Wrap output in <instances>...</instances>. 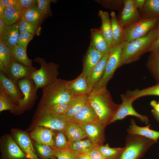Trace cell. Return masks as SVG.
Wrapping results in <instances>:
<instances>
[{
	"label": "cell",
	"instance_id": "obj_3",
	"mask_svg": "<svg viewBox=\"0 0 159 159\" xmlns=\"http://www.w3.org/2000/svg\"><path fill=\"white\" fill-rule=\"evenodd\" d=\"M66 81L58 78L54 82L42 88V95L38 107L69 102L73 97L68 90Z\"/></svg>",
	"mask_w": 159,
	"mask_h": 159
},
{
	"label": "cell",
	"instance_id": "obj_15",
	"mask_svg": "<svg viewBox=\"0 0 159 159\" xmlns=\"http://www.w3.org/2000/svg\"><path fill=\"white\" fill-rule=\"evenodd\" d=\"M66 85L69 94L72 97L88 95L92 90L87 80L82 73L72 80H66Z\"/></svg>",
	"mask_w": 159,
	"mask_h": 159
},
{
	"label": "cell",
	"instance_id": "obj_5",
	"mask_svg": "<svg viewBox=\"0 0 159 159\" xmlns=\"http://www.w3.org/2000/svg\"><path fill=\"white\" fill-rule=\"evenodd\" d=\"M155 143L154 140L141 136L128 134L118 159H137Z\"/></svg>",
	"mask_w": 159,
	"mask_h": 159
},
{
	"label": "cell",
	"instance_id": "obj_35",
	"mask_svg": "<svg viewBox=\"0 0 159 159\" xmlns=\"http://www.w3.org/2000/svg\"><path fill=\"white\" fill-rule=\"evenodd\" d=\"M53 148L64 150L68 148L69 141L64 131H53Z\"/></svg>",
	"mask_w": 159,
	"mask_h": 159
},
{
	"label": "cell",
	"instance_id": "obj_58",
	"mask_svg": "<svg viewBox=\"0 0 159 159\" xmlns=\"http://www.w3.org/2000/svg\"><path fill=\"white\" fill-rule=\"evenodd\" d=\"M158 53H159V50H158Z\"/></svg>",
	"mask_w": 159,
	"mask_h": 159
},
{
	"label": "cell",
	"instance_id": "obj_23",
	"mask_svg": "<svg viewBox=\"0 0 159 159\" xmlns=\"http://www.w3.org/2000/svg\"><path fill=\"white\" fill-rule=\"evenodd\" d=\"M150 124L145 127L137 125L134 120L132 119L130 125L127 130L128 134L141 136L154 140L157 143L159 138V132L152 130L150 128Z\"/></svg>",
	"mask_w": 159,
	"mask_h": 159
},
{
	"label": "cell",
	"instance_id": "obj_1",
	"mask_svg": "<svg viewBox=\"0 0 159 159\" xmlns=\"http://www.w3.org/2000/svg\"><path fill=\"white\" fill-rule=\"evenodd\" d=\"M87 99L98 116L100 124L105 127L110 124L120 105L113 102L107 88L91 92L88 95Z\"/></svg>",
	"mask_w": 159,
	"mask_h": 159
},
{
	"label": "cell",
	"instance_id": "obj_51",
	"mask_svg": "<svg viewBox=\"0 0 159 159\" xmlns=\"http://www.w3.org/2000/svg\"><path fill=\"white\" fill-rule=\"evenodd\" d=\"M150 104L153 109L159 113V101L158 103L156 101L153 100L150 102Z\"/></svg>",
	"mask_w": 159,
	"mask_h": 159
},
{
	"label": "cell",
	"instance_id": "obj_56",
	"mask_svg": "<svg viewBox=\"0 0 159 159\" xmlns=\"http://www.w3.org/2000/svg\"><path fill=\"white\" fill-rule=\"evenodd\" d=\"M6 8L0 3V17H2L4 12Z\"/></svg>",
	"mask_w": 159,
	"mask_h": 159
},
{
	"label": "cell",
	"instance_id": "obj_39",
	"mask_svg": "<svg viewBox=\"0 0 159 159\" xmlns=\"http://www.w3.org/2000/svg\"><path fill=\"white\" fill-rule=\"evenodd\" d=\"M145 17L159 16V0H147L143 8Z\"/></svg>",
	"mask_w": 159,
	"mask_h": 159
},
{
	"label": "cell",
	"instance_id": "obj_44",
	"mask_svg": "<svg viewBox=\"0 0 159 159\" xmlns=\"http://www.w3.org/2000/svg\"><path fill=\"white\" fill-rule=\"evenodd\" d=\"M53 149L54 155L57 159H75L76 157L79 155L74 153L69 149L64 150Z\"/></svg>",
	"mask_w": 159,
	"mask_h": 159
},
{
	"label": "cell",
	"instance_id": "obj_31",
	"mask_svg": "<svg viewBox=\"0 0 159 159\" xmlns=\"http://www.w3.org/2000/svg\"><path fill=\"white\" fill-rule=\"evenodd\" d=\"M133 101L140 97L149 95L159 96V82L157 84L142 90H128L125 94Z\"/></svg>",
	"mask_w": 159,
	"mask_h": 159
},
{
	"label": "cell",
	"instance_id": "obj_30",
	"mask_svg": "<svg viewBox=\"0 0 159 159\" xmlns=\"http://www.w3.org/2000/svg\"><path fill=\"white\" fill-rule=\"evenodd\" d=\"M87 138L77 141L69 142L68 148L74 153L80 155L87 153L97 147Z\"/></svg>",
	"mask_w": 159,
	"mask_h": 159
},
{
	"label": "cell",
	"instance_id": "obj_43",
	"mask_svg": "<svg viewBox=\"0 0 159 159\" xmlns=\"http://www.w3.org/2000/svg\"><path fill=\"white\" fill-rule=\"evenodd\" d=\"M56 0H37V7L40 11L46 17L52 14L50 8L51 3L56 2Z\"/></svg>",
	"mask_w": 159,
	"mask_h": 159
},
{
	"label": "cell",
	"instance_id": "obj_49",
	"mask_svg": "<svg viewBox=\"0 0 159 159\" xmlns=\"http://www.w3.org/2000/svg\"><path fill=\"white\" fill-rule=\"evenodd\" d=\"M0 3L6 8L18 7V0H0Z\"/></svg>",
	"mask_w": 159,
	"mask_h": 159
},
{
	"label": "cell",
	"instance_id": "obj_21",
	"mask_svg": "<svg viewBox=\"0 0 159 159\" xmlns=\"http://www.w3.org/2000/svg\"><path fill=\"white\" fill-rule=\"evenodd\" d=\"M19 20L11 25L6 26L0 35V42L11 50L17 45L20 34L19 28Z\"/></svg>",
	"mask_w": 159,
	"mask_h": 159
},
{
	"label": "cell",
	"instance_id": "obj_9",
	"mask_svg": "<svg viewBox=\"0 0 159 159\" xmlns=\"http://www.w3.org/2000/svg\"><path fill=\"white\" fill-rule=\"evenodd\" d=\"M122 51L120 44L115 46L112 48L106 64L104 75L100 82L93 88L92 92L106 88L107 83L112 77L115 72L120 67Z\"/></svg>",
	"mask_w": 159,
	"mask_h": 159
},
{
	"label": "cell",
	"instance_id": "obj_41",
	"mask_svg": "<svg viewBox=\"0 0 159 159\" xmlns=\"http://www.w3.org/2000/svg\"><path fill=\"white\" fill-rule=\"evenodd\" d=\"M0 60L5 67L13 61L11 49L1 42H0Z\"/></svg>",
	"mask_w": 159,
	"mask_h": 159
},
{
	"label": "cell",
	"instance_id": "obj_26",
	"mask_svg": "<svg viewBox=\"0 0 159 159\" xmlns=\"http://www.w3.org/2000/svg\"><path fill=\"white\" fill-rule=\"evenodd\" d=\"M98 15L101 21V25L99 28L101 32L106 39L110 46H115L114 43L111 20L108 12L100 10Z\"/></svg>",
	"mask_w": 159,
	"mask_h": 159
},
{
	"label": "cell",
	"instance_id": "obj_42",
	"mask_svg": "<svg viewBox=\"0 0 159 159\" xmlns=\"http://www.w3.org/2000/svg\"><path fill=\"white\" fill-rule=\"evenodd\" d=\"M69 102L56 104L43 108H38L43 109L53 114L58 115H64L68 107Z\"/></svg>",
	"mask_w": 159,
	"mask_h": 159
},
{
	"label": "cell",
	"instance_id": "obj_50",
	"mask_svg": "<svg viewBox=\"0 0 159 159\" xmlns=\"http://www.w3.org/2000/svg\"><path fill=\"white\" fill-rule=\"evenodd\" d=\"M135 5L138 8L140 9L143 8L145 3V0H134Z\"/></svg>",
	"mask_w": 159,
	"mask_h": 159
},
{
	"label": "cell",
	"instance_id": "obj_13",
	"mask_svg": "<svg viewBox=\"0 0 159 159\" xmlns=\"http://www.w3.org/2000/svg\"><path fill=\"white\" fill-rule=\"evenodd\" d=\"M37 69L36 68L30 67L12 61L5 67L4 74L13 82L17 84L18 82L21 79L30 78L33 72Z\"/></svg>",
	"mask_w": 159,
	"mask_h": 159
},
{
	"label": "cell",
	"instance_id": "obj_33",
	"mask_svg": "<svg viewBox=\"0 0 159 159\" xmlns=\"http://www.w3.org/2000/svg\"><path fill=\"white\" fill-rule=\"evenodd\" d=\"M21 9L19 7L6 8L2 18L6 26L11 25L19 20L21 18Z\"/></svg>",
	"mask_w": 159,
	"mask_h": 159
},
{
	"label": "cell",
	"instance_id": "obj_12",
	"mask_svg": "<svg viewBox=\"0 0 159 159\" xmlns=\"http://www.w3.org/2000/svg\"><path fill=\"white\" fill-rule=\"evenodd\" d=\"M120 96L122 102L120 105L117 111L110 122V124L117 120L123 119L128 115L135 116L146 124L149 123L148 118L147 116L138 113L134 110L132 106L133 101L127 97L125 94H122Z\"/></svg>",
	"mask_w": 159,
	"mask_h": 159
},
{
	"label": "cell",
	"instance_id": "obj_38",
	"mask_svg": "<svg viewBox=\"0 0 159 159\" xmlns=\"http://www.w3.org/2000/svg\"><path fill=\"white\" fill-rule=\"evenodd\" d=\"M33 143L36 153L40 159H49L55 157L54 150L51 146L39 144L34 141Z\"/></svg>",
	"mask_w": 159,
	"mask_h": 159
},
{
	"label": "cell",
	"instance_id": "obj_37",
	"mask_svg": "<svg viewBox=\"0 0 159 159\" xmlns=\"http://www.w3.org/2000/svg\"><path fill=\"white\" fill-rule=\"evenodd\" d=\"M147 66L155 79L159 81V53L151 52Z\"/></svg>",
	"mask_w": 159,
	"mask_h": 159
},
{
	"label": "cell",
	"instance_id": "obj_34",
	"mask_svg": "<svg viewBox=\"0 0 159 159\" xmlns=\"http://www.w3.org/2000/svg\"><path fill=\"white\" fill-rule=\"evenodd\" d=\"M18 107L11 97L3 90L0 89V112L9 110L14 113Z\"/></svg>",
	"mask_w": 159,
	"mask_h": 159
},
{
	"label": "cell",
	"instance_id": "obj_6",
	"mask_svg": "<svg viewBox=\"0 0 159 159\" xmlns=\"http://www.w3.org/2000/svg\"><path fill=\"white\" fill-rule=\"evenodd\" d=\"M71 118L63 115L53 114L45 110L38 108L34 116L32 128L40 126L53 131H64Z\"/></svg>",
	"mask_w": 159,
	"mask_h": 159
},
{
	"label": "cell",
	"instance_id": "obj_52",
	"mask_svg": "<svg viewBox=\"0 0 159 159\" xmlns=\"http://www.w3.org/2000/svg\"><path fill=\"white\" fill-rule=\"evenodd\" d=\"M6 25L2 18L0 17V35L1 34Z\"/></svg>",
	"mask_w": 159,
	"mask_h": 159
},
{
	"label": "cell",
	"instance_id": "obj_14",
	"mask_svg": "<svg viewBox=\"0 0 159 159\" xmlns=\"http://www.w3.org/2000/svg\"><path fill=\"white\" fill-rule=\"evenodd\" d=\"M83 130L87 138L94 145H103L105 140V126L100 123H78Z\"/></svg>",
	"mask_w": 159,
	"mask_h": 159
},
{
	"label": "cell",
	"instance_id": "obj_53",
	"mask_svg": "<svg viewBox=\"0 0 159 159\" xmlns=\"http://www.w3.org/2000/svg\"><path fill=\"white\" fill-rule=\"evenodd\" d=\"M75 159H91L88 153L80 154L77 155Z\"/></svg>",
	"mask_w": 159,
	"mask_h": 159
},
{
	"label": "cell",
	"instance_id": "obj_29",
	"mask_svg": "<svg viewBox=\"0 0 159 159\" xmlns=\"http://www.w3.org/2000/svg\"><path fill=\"white\" fill-rule=\"evenodd\" d=\"M110 15L114 44L115 46L120 45L123 40L124 29L120 21L117 20L115 12L111 11Z\"/></svg>",
	"mask_w": 159,
	"mask_h": 159
},
{
	"label": "cell",
	"instance_id": "obj_32",
	"mask_svg": "<svg viewBox=\"0 0 159 159\" xmlns=\"http://www.w3.org/2000/svg\"><path fill=\"white\" fill-rule=\"evenodd\" d=\"M13 61H14L30 67H33L32 61L29 58L26 51L17 45L11 50Z\"/></svg>",
	"mask_w": 159,
	"mask_h": 159
},
{
	"label": "cell",
	"instance_id": "obj_11",
	"mask_svg": "<svg viewBox=\"0 0 159 159\" xmlns=\"http://www.w3.org/2000/svg\"><path fill=\"white\" fill-rule=\"evenodd\" d=\"M11 135L26 154L27 159H40L34 148L29 135L22 130L14 128L11 130Z\"/></svg>",
	"mask_w": 159,
	"mask_h": 159
},
{
	"label": "cell",
	"instance_id": "obj_45",
	"mask_svg": "<svg viewBox=\"0 0 159 159\" xmlns=\"http://www.w3.org/2000/svg\"><path fill=\"white\" fill-rule=\"evenodd\" d=\"M35 35L27 32L20 33L17 45L26 51L29 43L32 40Z\"/></svg>",
	"mask_w": 159,
	"mask_h": 159
},
{
	"label": "cell",
	"instance_id": "obj_48",
	"mask_svg": "<svg viewBox=\"0 0 159 159\" xmlns=\"http://www.w3.org/2000/svg\"><path fill=\"white\" fill-rule=\"evenodd\" d=\"M97 147L90 150L87 153L91 159H106Z\"/></svg>",
	"mask_w": 159,
	"mask_h": 159
},
{
	"label": "cell",
	"instance_id": "obj_28",
	"mask_svg": "<svg viewBox=\"0 0 159 159\" xmlns=\"http://www.w3.org/2000/svg\"><path fill=\"white\" fill-rule=\"evenodd\" d=\"M88 95L73 96L69 102L68 109L64 115L72 118L88 102Z\"/></svg>",
	"mask_w": 159,
	"mask_h": 159
},
{
	"label": "cell",
	"instance_id": "obj_10",
	"mask_svg": "<svg viewBox=\"0 0 159 159\" xmlns=\"http://www.w3.org/2000/svg\"><path fill=\"white\" fill-rule=\"evenodd\" d=\"M0 144L1 159H27L11 135L2 136Z\"/></svg>",
	"mask_w": 159,
	"mask_h": 159
},
{
	"label": "cell",
	"instance_id": "obj_22",
	"mask_svg": "<svg viewBox=\"0 0 159 159\" xmlns=\"http://www.w3.org/2000/svg\"><path fill=\"white\" fill-rule=\"evenodd\" d=\"M53 132V130L48 128L37 126L33 128L29 135L36 143L52 147Z\"/></svg>",
	"mask_w": 159,
	"mask_h": 159
},
{
	"label": "cell",
	"instance_id": "obj_16",
	"mask_svg": "<svg viewBox=\"0 0 159 159\" xmlns=\"http://www.w3.org/2000/svg\"><path fill=\"white\" fill-rule=\"evenodd\" d=\"M0 89L7 94L18 106L21 102L24 95L17 84L2 73H0Z\"/></svg>",
	"mask_w": 159,
	"mask_h": 159
},
{
	"label": "cell",
	"instance_id": "obj_54",
	"mask_svg": "<svg viewBox=\"0 0 159 159\" xmlns=\"http://www.w3.org/2000/svg\"><path fill=\"white\" fill-rule=\"evenodd\" d=\"M151 112L154 117L159 122V113L153 109L152 110Z\"/></svg>",
	"mask_w": 159,
	"mask_h": 159
},
{
	"label": "cell",
	"instance_id": "obj_20",
	"mask_svg": "<svg viewBox=\"0 0 159 159\" xmlns=\"http://www.w3.org/2000/svg\"><path fill=\"white\" fill-rule=\"evenodd\" d=\"M71 118L78 123H100L96 113L88 102Z\"/></svg>",
	"mask_w": 159,
	"mask_h": 159
},
{
	"label": "cell",
	"instance_id": "obj_55",
	"mask_svg": "<svg viewBox=\"0 0 159 159\" xmlns=\"http://www.w3.org/2000/svg\"><path fill=\"white\" fill-rule=\"evenodd\" d=\"M5 67L2 62L0 60V73L5 74Z\"/></svg>",
	"mask_w": 159,
	"mask_h": 159
},
{
	"label": "cell",
	"instance_id": "obj_18",
	"mask_svg": "<svg viewBox=\"0 0 159 159\" xmlns=\"http://www.w3.org/2000/svg\"><path fill=\"white\" fill-rule=\"evenodd\" d=\"M103 56L90 44L84 57L82 73L87 80L92 71Z\"/></svg>",
	"mask_w": 159,
	"mask_h": 159
},
{
	"label": "cell",
	"instance_id": "obj_57",
	"mask_svg": "<svg viewBox=\"0 0 159 159\" xmlns=\"http://www.w3.org/2000/svg\"><path fill=\"white\" fill-rule=\"evenodd\" d=\"M49 159H57L55 157Z\"/></svg>",
	"mask_w": 159,
	"mask_h": 159
},
{
	"label": "cell",
	"instance_id": "obj_4",
	"mask_svg": "<svg viewBox=\"0 0 159 159\" xmlns=\"http://www.w3.org/2000/svg\"><path fill=\"white\" fill-rule=\"evenodd\" d=\"M33 61L39 63L40 65L39 69L33 71L30 76L38 89L42 88L58 79L59 64L52 62H47L40 57H36Z\"/></svg>",
	"mask_w": 159,
	"mask_h": 159
},
{
	"label": "cell",
	"instance_id": "obj_17",
	"mask_svg": "<svg viewBox=\"0 0 159 159\" xmlns=\"http://www.w3.org/2000/svg\"><path fill=\"white\" fill-rule=\"evenodd\" d=\"M140 19L134 0H126L124 1V6L120 21L124 28Z\"/></svg>",
	"mask_w": 159,
	"mask_h": 159
},
{
	"label": "cell",
	"instance_id": "obj_40",
	"mask_svg": "<svg viewBox=\"0 0 159 159\" xmlns=\"http://www.w3.org/2000/svg\"><path fill=\"white\" fill-rule=\"evenodd\" d=\"M20 33H29L39 36L41 32V28L24 20L21 19L19 23Z\"/></svg>",
	"mask_w": 159,
	"mask_h": 159
},
{
	"label": "cell",
	"instance_id": "obj_27",
	"mask_svg": "<svg viewBox=\"0 0 159 159\" xmlns=\"http://www.w3.org/2000/svg\"><path fill=\"white\" fill-rule=\"evenodd\" d=\"M21 19L24 20L37 26L40 27L42 23L46 17L38 9L37 6L21 10Z\"/></svg>",
	"mask_w": 159,
	"mask_h": 159
},
{
	"label": "cell",
	"instance_id": "obj_8",
	"mask_svg": "<svg viewBox=\"0 0 159 159\" xmlns=\"http://www.w3.org/2000/svg\"><path fill=\"white\" fill-rule=\"evenodd\" d=\"M17 85L24 95L23 98L18 106L17 110L14 113L21 114L30 110L37 99L38 89L30 78L21 79L17 82Z\"/></svg>",
	"mask_w": 159,
	"mask_h": 159
},
{
	"label": "cell",
	"instance_id": "obj_36",
	"mask_svg": "<svg viewBox=\"0 0 159 159\" xmlns=\"http://www.w3.org/2000/svg\"><path fill=\"white\" fill-rule=\"evenodd\" d=\"M96 148L106 159H114L119 157L124 149V148H111L108 144L99 145Z\"/></svg>",
	"mask_w": 159,
	"mask_h": 159
},
{
	"label": "cell",
	"instance_id": "obj_46",
	"mask_svg": "<svg viewBox=\"0 0 159 159\" xmlns=\"http://www.w3.org/2000/svg\"><path fill=\"white\" fill-rule=\"evenodd\" d=\"M155 35L151 44L150 52L158 53L159 49V20L155 27Z\"/></svg>",
	"mask_w": 159,
	"mask_h": 159
},
{
	"label": "cell",
	"instance_id": "obj_2",
	"mask_svg": "<svg viewBox=\"0 0 159 159\" xmlns=\"http://www.w3.org/2000/svg\"><path fill=\"white\" fill-rule=\"evenodd\" d=\"M154 27L145 36L129 42H123L120 45L122 51L120 66L135 61L145 53L150 51L155 35Z\"/></svg>",
	"mask_w": 159,
	"mask_h": 159
},
{
	"label": "cell",
	"instance_id": "obj_24",
	"mask_svg": "<svg viewBox=\"0 0 159 159\" xmlns=\"http://www.w3.org/2000/svg\"><path fill=\"white\" fill-rule=\"evenodd\" d=\"M110 54H109L104 55L92 70L90 74L88 79V82L92 90L101 80L104 75Z\"/></svg>",
	"mask_w": 159,
	"mask_h": 159
},
{
	"label": "cell",
	"instance_id": "obj_25",
	"mask_svg": "<svg viewBox=\"0 0 159 159\" xmlns=\"http://www.w3.org/2000/svg\"><path fill=\"white\" fill-rule=\"evenodd\" d=\"M64 132L68 140L70 142L77 141L87 138L79 124L71 119L67 123Z\"/></svg>",
	"mask_w": 159,
	"mask_h": 159
},
{
	"label": "cell",
	"instance_id": "obj_47",
	"mask_svg": "<svg viewBox=\"0 0 159 159\" xmlns=\"http://www.w3.org/2000/svg\"><path fill=\"white\" fill-rule=\"evenodd\" d=\"M18 7L21 10L27 9L31 7L37 6V0H18Z\"/></svg>",
	"mask_w": 159,
	"mask_h": 159
},
{
	"label": "cell",
	"instance_id": "obj_7",
	"mask_svg": "<svg viewBox=\"0 0 159 159\" xmlns=\"http://www.w3.org/2000/svg\"><path fill=\"white\" fill-rule=\"evenodd\" d=\"M159 16L140 19L124 29L123 42H129L144 37L155 26Z\"/></svg>",
	"mask_w": 159,
	"mask_h": 159
},
{
	"label": "cell",
	"instance_id": "obj_19",
	"mask_svg": "<svg viewBox=\"0 0 159 159\" xmlns=\"http://www.w3.org/2000/svg\"><path fill=\"white\" fill-rule=\"evenodd\" d=\"M90 44L103 55L110 54L112 47L110 45L99 29L90 30Z\"/></svg>",
	"mask_w": 159,
	"mask_h": 159
}]
</instances>
